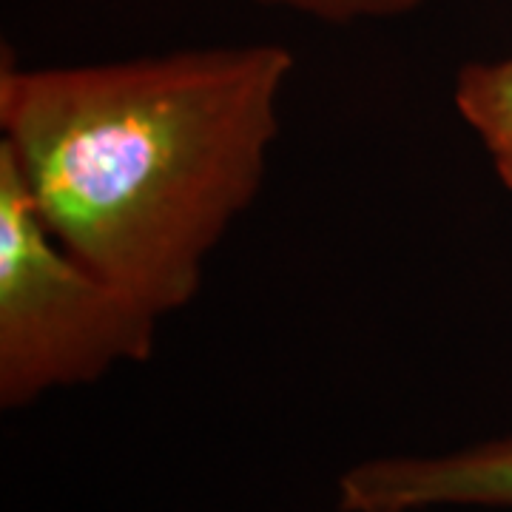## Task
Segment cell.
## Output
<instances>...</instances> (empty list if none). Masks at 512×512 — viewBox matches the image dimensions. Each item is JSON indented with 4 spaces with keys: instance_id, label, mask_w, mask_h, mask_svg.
<instances>
[{
    "instance_id": "277c9868",
    "label": "cell",
    "mask_w": 512,
    "mask_h": 512,
    "mask_svg": "<svg viewBox=\"0 0 512 512\" xmlns=\"http://www.w3.org/2000/svg\"><path fill=\"white\" fill-rule=\"evenodd\" d=\"M453 103L461 123L476 134L498 183L512 194V55L461 66Z\"/></svg>"
},
{
    "instance_id": "6da1fadb",
    "label": "cell",
    "mask_w": 512,
    "mask_h": 512,
    "mask_svg": "<svg viewBox=\"0 0 512 512\" xmlns=\"http://www.w3.org/2000/svg\"><path fill=\"white\" fill-rule=\"evenodd\" d=\"M291 74L282 43L37 69L3 49L0 151L52 237L163 322L259 197Z\"/></svg>"
},
{
    "instance_id": "3957f363",
    "label": "cell",
    "mask_w": 512,
    "mask_h": 512,
    "mask_svg": "<svg viewBox=\"0 0 512 512\" xmlns=\"http://www.w3.org/2000/svg\"><path fill=\"white\" fill-rule=\"evenodd\" d=\"M450 504L512 507V439L436 458H376L339 478L342 512H419Z\"/></svg>"
},
{
    "instance_id": "5b68a950",
    "label": "cell",
    "mask_w": 512,
    "mask_h": 512,
    "mask_svg": "<svg viewBox=\"0 0 512 512\" xmlns=\"http://www.w3.org/2000/svg\"><path fill=\"white\" fill-rule=\"evenodd\" d=\"M265 6L291 9L296 15L322 23H359V20H390L416 12L424 0H259Z\"/></svg>"
},
{
    "instance_id": "7a4b0ae2",
    "label": "cell",
    "mask_w": 512,
    "mask_h": 512,
    "mask_svg": "<svg viewBox=\"0 0 512 512\" xmlns=\"http://www.w3.org/2000/svg\"><path fill=\"white\" fill-rule=\"evenodd\" d=\"M157 330V316L52 237L0 151V402L20 407L120 362H146Z\"/></svg>"
}]
</instances>
